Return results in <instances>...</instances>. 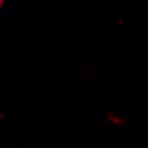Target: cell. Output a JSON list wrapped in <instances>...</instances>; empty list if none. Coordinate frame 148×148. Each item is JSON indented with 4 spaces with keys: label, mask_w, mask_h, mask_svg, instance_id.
Segmentation results:
<instances>
[{
    "label": "cell",
    "mask_w": 148,
    "mask_h": 148,
    "mask_svg": "<svg viewBox=\"0 0 148 148\" xmlns=\"http://www.w3.org/2000/svg\"><path fill=\"white\" fill-rule=\"evenodd\" d=\"M2 4H4V0H0V7H2Z\"/></svg>",
    "instance_id": "6da1fadb"
}]
</instances>
